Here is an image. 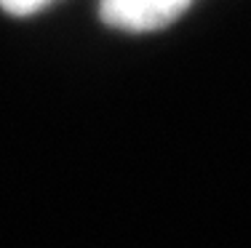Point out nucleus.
Masks as SVG:
<instances>
[{"instance_id": "1", "label": "nucleus", "mask_w": 251, "mask_h": 248, "mask_svg": "<svg viewBox=\"0 0 251 248\" xmlns=\"http://www.w3.org/2000/svg\"><path fill=\"white\" fill-rule=\"evenodd\" d=\"M190 0H101V19L128 32L160 29L176 19Z\"/></svg>"}, {"instance_id": "2", "label": "nucleus", "mask_w": 251, "mask_h": 248, "mask_svg": "<svg viewBox=\"0 0 251 248\" xmlns=\"http://www.w3.org/2000/svg\"><path fill=\"white\" fill-rule=\"evenodd\" d=\"M49 0H0V5L5 11H11V14H32V11H38Z\"/></svg>"}]
</instances>
